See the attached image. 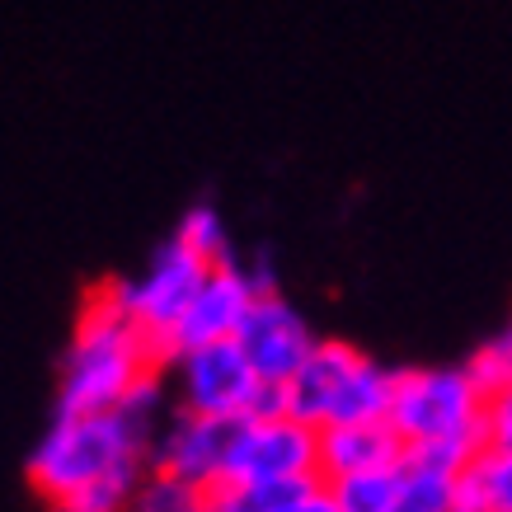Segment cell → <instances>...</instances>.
<instances>
[{
	"mask_svg": "<svg viewBox=\"0 0 512 512\" xmlns=\"http://www.w3.org/2000/svg\"><path fill=\"white\" fill-rule=\"evenodd\" d=\"M174 240H184L193 254H202L207 264H231L235 249H231V231H226V217H221L212 202H193L179 226H174Z\"/></svg>",
	"mask_w": 512,
	"mask_h": 512,
	"instance_id": "cell-14",
	"label": "cell"
},
{
	"mask_svg": "<svg viewBox=\"0 0 512 512\" xmlns=\"http://www.w3.org/2000/svg\"><path fill=\"white\" fill-rule=\"evenodd\" d=\"M273 287H278V282H273V268L268 264H240V259L217 264L207 273V282L198 287V296H193V306L184 311L179 329H174L170 357L184 353V348H202V343L240 339L254 301L264 292H273ZM170 357H165V362H170Z\"/></svg>",
	"mask_w": 512,
	"mask_h": 512,
	"instance_id": "cell-8",
	"label": "cell"
},
{
	"mask_svg": "<svg viewBox=\"0 0 512 512\" xmlns=\"http://www.w3.org/2000/svg\"><path fill=\"white\" fill-rule=\"evenodd\" d=\"M231 428L226 419L188 414L174 409L151 437V475L174 480L188 494H217L226 475V451H231Z\"/></svg>",
	"mask_w": 512,
	"mask_h": 512,
	"instance_id": "cell-9",
	"label": "cell"
},
{
	"mask_svg": "<svg viewBox=\"0 0 512 512\" xmlns=\"http://www.w3.org/2000/svg\"><path fill=\"white\" fill-rule=\"evenodd\" d=\"M165 381H170L174 409L207 414V419L240 423L259 409H278V390L264 386V376L254 372V362L235 339L174 353L165 362Z\"/></svg>",
	"mask_w": 512,
	"mask_h": 512,
	"instance_id": "cell-5",
	"label": "cell"
},
{
	"mask_svg": "<svg viewBox=\"0 0 512 512\" xmlns=\"http://www.w3.org/2000/svg\"><path fill=\"white\" fill-rule=\"evenodd\" d=\"M484 404L489 390L461 367H404L395 372L386 423L404 442V451H447L475 456L484 447Z\"/></svg>",
	"mask_w": 512,
	"mask_h": 512,
	"instance_id": "cell-3",
	"label": "cell"
},
{
	"mask_svg": "<svg viewBox=\"0 0 512 512\" xmlns=\"http://www.w3.org/2000/svg\"><path fill=\"white\" fill-rule=\"evenodd\" d=\"M221 512H339L325 480L278 484V489H221Z\"/></svg>",
	"mask_w": 512,
	"mask_h": 512,
	"instance_id": "cell-13",
	"label": "cell"
},
{
	"mask_svg": "<svg viewBox=\"0 0 512 512\" xmlns=\"http://www.w3.org/2000/svg\"><path fill=\"white\" fill-rule=\"evenodd\" d=\"M301 480H320V433L311 423L287 409H259L235 423L221 489H278Z\"/></svg>",
	"mask_w": 512,
	"mask_h": 512,
	"instance_id": "cell-6",
	"label": "cell"
},
{
	"mask_svg": "<svg viewBox=\"0 0 512 512\" xmlns=\"http://www.w3.org/2000/svg\"><path fill=\"white\" fill-rule=\"evenodd\" d=\"M160 376H165V348L123 311L113 287L85 296L57 367V409L62 414L123 409Z\"/></svg>",
	"mask_w": 512,
	"mask_h": 512,
	"instance_id": "cell-2",
	"label": "cell"
},
{
	"mask_svg": "<svg viewBox=\"0 0 512 512\" xmlns=\"http://www.w3.org/2000/svg\"><path fill=\"white\" fill-rule=\"evenodd\" d=\"M151 423L137 409H94V414H52L29 451V484L43 503L85 494V489H141L151 475Z\"/></svg>",
	"mask_w": 512,
	"mask_h": 512,
	"instance_id": "cell-1",
	"label": "cell"
},
{
	"mask_svg": "<svg viewBox=\"0 0 512 512\" xmlns=\"http://www.w3.org/2000/svg\"><path fill=\"white\" fill-rule=\"evenodd\" d=\"M179 512H221V503L217 498H193V503H184Z\"/></svg>",
	"mask_w": 512,
	"mask_h": 512,
	"instance_id": "cell-18",
	"label": "cell"
},
{
	"mask_svg": "<svg viewBox=\"0 0 512 512\" xmlns=\"http://www.w3.org/2000/svg\"><path fill=\"white\" fill-rule=\"evenodd\" d=\"M466 367L475 372V381H480L484 390H498L503 381H512V315L470 353Z\"/></svg>",
	"mask_w": 512,
	"mask_h": 512,
	"instance_id": "cell-16",
	"label": "cell"
},
{
	"mask_svg": "<svg viewBox=\"0 0 512 512\" xmlns=\"http://www.w3.org/2000/svg\"><path fill=\"white\" fill-rule=\"evenodd\" d=\"M235 343L245 348V357L254 362V372L264 376V386L282 390L306 367V357L315 353L320 334H315L311 320L273 287V292H264L254 301V311H249V320Z\"/></svg>",
	"mask_w": 512,
	"mask_h": 512,
	"instance_id": "cell-10",
	"label": "cell"
},
{
	"mask_svg": "<svg viewBox=\"0 0 512 512\" xmlns=\"http://www.w3.org/2000/svg\"><path fill=\"white\" fill-rule=\"evenodd\" d=\"M484 447L512 451V381L489 390V404H484Z\"/></svg>",
	"mask_w": 512,
	"mask_h": 512,
	"instance_id": "cell-17",
	"label": "cell"
},
{
	"mask_svg": "<svg viewBox=\"0 0 512 512\" xmlns=\"http://www.w3.org/2000/svg\"><path fill=\"white\" fill-rule=\"evenodd\" d=\"M451 512H512V451H475L456 475V508Z\"/></svg>",
	"mask_w": 512,
	"mask_h": 512,
	"instance_id": "cell-12",
	"label": "cell"
},
{
	"mask_svg": "<svg viewBox=\"0 0 512 512\" xmlns=\"http://www.w3.org/2000/svg\"><path fill=\"white\" fill-rule=\"evenodd\" d=\"M395 484H400V461L386 470H367V475L329 484V494H334L339 512H390L395 508Z\"/></svg>",
	"mask_w": 512,
	"mask_h": 512,
	"instance_id": "cell-15",
	"label": "cell"
},
{
	"mask_svg": "<svg viewBox=\"0 0 512 512\" xmlns=\"http://www.w3.org/2000/svg\"><path fill=\"white\" fill-rule=\"evenodd\" d=\"M212 268L217 264H207L202 254H193L184 240L170 235V240L146 259L141 273L118 278V282H109V287H113V296L123 301V311L165 348V357H170L174 329H179V320H184V311L193 306V296H198V287L207 282Z\"/></svg>",
	"mask_w": 512,
	"mask_h": 512,
	"instance_id": "cell-7",
	"label": "cell"
},
{
	"mask_svg": "<svg viewBox=\"0 0 512 512\" xmlns=\"http://www.w3.org/2000/svg\"><path fill=\"white\" fill-rule=\"evenodd\" d=\"M404 456V442L395 437L386 419L376 423H339V428H320V480L339 484L367 470H386Z\"/></svg>",
	"mask_w": 512,
	"mask_h": 512,
	"instance_id": "cell-11",
	"label": "cell"
},
{
	"mask_svg": "<svg viewBox=\"0 0 512 512\" xmlns=\"http://www.w3.org/2000/svg\"><path fill=\"white\" fill-rule=\"evenodd\" d=\"M390 390H395V367L376 362L348 339H320L306 367L278 390V409L320 428L339 423H376L386 419Z\"/></svg>",
	"mask_w": 512,
	"mask_h": 512,
	"instance_id": "cell-4",
	"label": "cell"
}]
</instances>
